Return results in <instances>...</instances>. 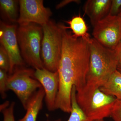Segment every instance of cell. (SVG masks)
I'll list each match as a JSON object with an SVG mask.
<instances>
[{"label": "cell", "instance_id": "4316f807", "mask_svg": "<svg viewBox=\"0 0 121 121\" xmlns=\"http://www.w3.org/2000/svg\"><path fill=\"white\" fill-rule=\"evenodd\" d=\"M118 15H119V16H121V10H120V12H119V13H118Z\"/></svg>", "mask_w": 121, "mask_h": 121}, {"label": "cell", "instance_id": "484cf974", "mask_svg": "<svg viewBox=\"0 0 121 121\" xmlns=\"http://www.w3.org/2000/svg\"><path fill=\"white\" fill-rule=\"evenodd\" d=\"M94 121H104V119H99V120H95Z\"/></svg>", "mask_w": 121, "mask_h": 121}, {"label": "cell", "instance_id": "8992f818", "mask_svg": "<svg viewBox=\"0 0 121 121\" xmlns=\"http://www.w3.org/2000/svg\"><path fill=\"white\" fill-rule=\"evenodd\" d=\"M93 28V38L107 48L114 50L121 41V16L109 15Z\"/></svg>", "mask_w": 121, "mask_h": 121}, {"label": "cell", "instance_id": "e0dca14e", "mask_svg": "<svg viewBox=\"0 0 121 121\" xmlns=\"http://www.w3.org/2000/svg\"><path fill=\"white\" fill-rule=\"evenodd\" d=\"M8 72L0 69V94L2 99H4L7 97L6 92L7 89V83L9 75Z\"/></svg>", "mask_w": 121, "mask_h": 121}, {"label": "cell", "instance_id": "7a4b0ae2", "mask_svg": "<svg viewBox=\"0 0 121 121\" xmlns=\"http://www.w3.org/2000/svg\"><path fill=\"white\" fill-rule=\"evenodd\" d=\"M90 59L86 83L76 92L77 102L83 107L97 89L104 85L117 70L118 60L114 50L107 48L94 38L89 41Z\"/></svg>", "mask_w": 121, "mask_h": 121}, {"label": "cell", "instance_id": "5bb4252c", "mask_svg": "<svg viewBox=\"0 0 121 121\" xmlns=\"http://www.w3.org/2000/svg\"><path fill=\"white\" fill-rule=\"evenodd\" d=\"M69 25L70 28L72 31V34L75 37L82 38L89 41L91 37L88 32V28L84 19L80 15L76 16L68 21H66Z\"/></svg>", "mask_w": 121, "mask_h": 121}, {"label": "cell", "instance_id": "3957f363", "mask_svg": "<svg viewBox=\"0 0 121 121\" xmlns=\"http://www.w3.org/2000/svg\"><path fill=\"white\" fill-rule=\"evenodd\" d=\"M43 35L42 26L34 23L19 25L17 28V41L22 58L35 69L44 68L40 54Z\"/></svg>", "mask_w": 121, "mask_h": 121}, {"label": "cell", "instance_id": "2e32d148", "mask_svg": "<svg viewBox=\"0 0 121 121\" xmlns=\"http://www.w3.org/2000/svg\"><path fill=\"white\" fill-rule=\"evenodd\" d=\"M17 0H0V8L4 17L11 22H17L19 18Z\"/></svg>", "mask_w": 121, "mask_h": 121}, {"label": "cell", "instance_id": "7402d4cb", "mask_svg": "<svg viewBox=\"0 0 121 121\" xmlns=\"http://www.w3.org/2000/svg\"><path fill=\"white\" fill-rule=\"evenodd\" d=\"M80 2V1L78 0H65L61 1L59 4H57L56 7V8L57 9L61 8L64 6H66L68 4L72 3V2H75L77 4H78Z\"/></svg>", "mask_w": 121, "mask_h": 121}, {"label": "cell", "instance_id": "d6986e66", "mask_svg": "<svg viewBox=\"0 0 121 121\" xmlns=\"http://www.w3.org/2000/svg\"><path fill=\"white\" fill-rule=\"evenodd\" d=\"M110 117L114 121H121V100L117 99L112 109Z\"/></svg>", "mask_w": 121, "mask_h": 121}, {"label": "cell", "instance_id": "d4e9b609", "mask_svg": "<svg viewBox=\"0 0 121 121\" xmlns=\"http://www.w3.org/2000/svg\"><path fill=\"white\" fill-rule=\"evenodd\" d=\"M117 70L121 73V64H118L117 67Z\"/></svg>", "mask_w": 121, "mask_h": 121}, {"label": "cell", "instance_id": "6da1fadb", "mask_svg": "<svg viewBox=\"0 0 121 121\" xmlns=\"http://www.w3.org/2000/svg\"><path fill=\"white\" fill-rule=\"evenodd\" d=\"M62 24V54L58 71V91L56 109L64 112L71 111V95L73 86L76 92L82 89L86 83L90 59L89 41L75 37Z\"/></svg>", "mask_w": 121, "mask_h": 121}, {"label": "cell", "instance_id": "7c38bea8", "mask_svg": "<svg viewBox=\"0 0 121 121\" xmlns=\"http://www.w3.org/2000/svg\"><path fill=\"white\" fill-rule=\"evenodd\" d=\"M45 94L43 87L34 94L29 102L23 117L18 121H36L37 116L42 109Z\"/></svg>", "mask_w": 121, "mask_h": 121}, {"label": "cell", "instance_id": "603a6c76", "mask_svg": "<svg viewBox=\"0 0 121 121\" xmlns=\"http://www.w3.org/2000/svg\"><path fill=\"white\" fill-rule=\"evenodd\" d=\"M118 60V64H121V41L119 42L114 50Z\"/></svg>", "mask_w": 121, "mask_h": 121}, {"label": "cell", "instance_id": "9c48e42d", "mask_svg": "<svg viewBox=\"0 0 121 121\" xmlns=\"http://www.w3.org/2000/svg\"><path fill=\"white\" fill-rule=\"evenodd\" d=\"M117 100L114 96L107 95L99 89L95 91L89 101L82 109L92 121L104 119L110 117Z\"/></svg>", "mask_w": 121, "mask_h": 121}, {"label": "cell", "instance_id": "4fadbf2b", "mask_svg": "<svg viewBox=\"0 0 121 121\" xmlns=\"http://www.w3.org/2000/svg\"><path fill=\"white\" fill-rule=\"evenodd\" d=\"M99 89L106 94L121 100V73L116 70Z\"/></svg>", "mask_w": 121, "mask_h": 121}, {"label": "cell", "instance_id": "30bf717a", "mask_svg": "<svg viewBox=\"0 0 121 121\" xmlns=\"http://www.w3.org/2000/svg\"><path fill=\"white\" fill-rule=\"evenodd\" d=\"M35 78L40 83L45 92V100L48 109L55 110L56 101L59 86L58 71L53 72L44 68L35 69Z\"/></svg>", "mask_w": 121, "mask_h": 121}, {"label": "cell", "instance_id": "ba28073f", "mask_svg": "<svg viewBox=\"0 0 121 121\" xmlns=\"http://www.w3.org/2000/svg\"><path fill=\"white\" fill-rule=\"evenodd\" d=\"M20 14L17 23L19 25L34 23L42 26L50 21L52 13L44 6L43 0L19 1Z\"/></svg>", "mask_w": 121, "mask_h": 121}, {"label": "cell", "instance_id": "52a82bcc", "mask_svg": "<svg viewBox=\"0 0 121 121\" xmlns=\"http://www.w3.org/2000/svg\"><path fill=\"white\" fill-rule=\"evenodd\" d=\"M17 26L0 22V43L6 50L10 60L9 75L13 73L14 69L25 65L21 53L17 37Z\"/></svg>", "mask_w": 121, "mask_h": 121}, {"label": "cell", "instance_id": "9a60e30c", "mask_svg": "<svg viewBox=\"0 0 121 121\" xmlns=\"http://www.w3.org/2000/svg\"><path fill=\"white\" fill-rule=\"evenodd\" d=\"M76 91L73 86L71 95V111L69 119L67 121H94L90 119L78 104L76 99ZM47 121H51L48 120ZM54 121H62L60 119Z\"/></svg>", "mask_w": 121, "mask_h": 121}, {"label": "cell", "instance_id": "ac0fdd59", "mask_svg": "<svg viewBox=\"0 0 121 121\" xmlns=\"http://www.w3.org/2000/svg\"><path fill=\"white\" fill-rule=\"evenodd\" d=\"M0 69L9 72L10 69V60L8 55L4 47H0Z\"/></svg>", "mask_w": 121, "mask_h": 121}, {"label": "cell", "instance_id": "ffe728a7", "mask_svg": "<svg viewBox=\"0 0 121 121\" xmlns=\"http://www.w3.org/2000/svg\"><path fill=\"white\" fill-rule=\"evenodd\" d=\"M15 105V102H12L8 108L1 112L4 117L3 121H15L14 115Z\"/></svg>", "mask_w": 121, "mask_h": 121}, {"label": "cell", "instance_id": "8fae6325", "mask_svg": "<svg viewBox=\"0 0 121 121\" xmlns=\"http://www.w3.org/2000/svg\"><path fill=\"white\" fill-rule=\"evenodd\" d=\"M112 0H88L84 5V13L94 27L109 15Z\"/></svg>", "mask_w": 121, "mask_h": 121}, {"label": "cell", "instance_id": "277c9868", "mask_svg": "<svg viewBox=\"0 0 121 121\" xmlns=\"http://www.w3.org/2000/svg\"><path fill=\"white\" fill-rule=\"evenodd\" d=\"M62 24L50 20L42 26L41 56L44 67L50 71H57L62 54Z\"/></svg>", "mask_w": 121, "mask_h": 121}, {"label": "cell", "instance_id": "44dd1931", "mask_svg": "<svg viewBox=\"0 0 121 121\" xmlns=\"http://www.w3.org/2000/svg\"><path fill=\"white\" fill-rule=\"evenodd\" d=\"M121 9V0H112L109 15L117 16Z\"/></svg>", "mask_w": 121, "mask_h": 121}, {"label": "cell", "instance_id": "5b68a950", "mask_svg": "<svg viewBox=\"0 0 121 121\" xmlns=\"http://www.w3.org/2000/svg\"><path fill=\"white\" fill-rule=\"evenodd\" d=\"M35 71L24 66L18 67L9 76L7 89L16 94L25 110L33 95L42 87L40 83L35 78Z\"/></svg>", "mask_w": 121, "mask_h": 121}, {"label": "cell", "instance_id": "cb8c5ba5", "mask_svg": "<svg viewBox=\"0 0 121 121\" xmlns=\"http://www.w3.org/2000/svg\"><path fill=\"white\" fill-rule=\"evenodd\" d=\"M10 103L8 101H6L3 104H1L0 106V111L2 112L3 111L7 109L9 106L10 105Z\"/></svg>", "mask_w": 121, "mask_h": 121}]
</instances>
